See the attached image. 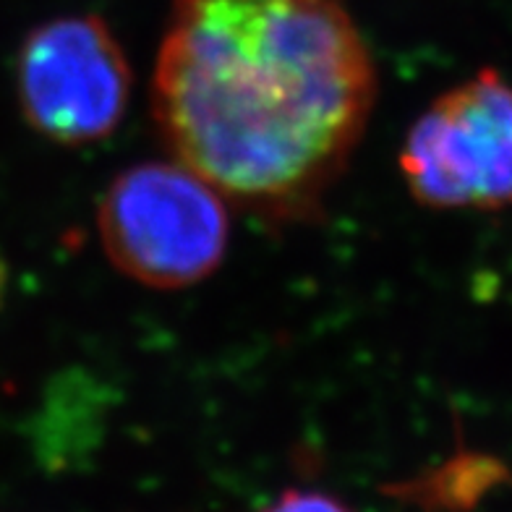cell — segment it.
Listing matches in <instances>:
<instances>
[{
    "label": "cell",
    "instance_id": "1",
    "mask_svg": "<svg viewBox=\"0 0 512 512\" xmlns=\"http://www.w3.org/2000/svg\"><path fill=\"white\" fill-rule=\"evenodd\" d=\"M377 102L345 0H173L152 118L173 160L267 225L314 223Z\"/></svg>",
    "mask_w": 512,
    "mask_h": 512
},
{
    "label": "cell",
    "instance_id": "2",
    "mask_svg": "<svg viewBox=\"0 0 512 512\" xmlns=\"http://www.w3.org/2000/svg\"><path fill=\"white\" fill-rule=\"evenodd\" d=\"M97 233L115 270L155 290L207 280L228 254V202L181 162L121 170L97 207Z\"/></svg>",
    "mask_w": 512,
    "mask_h": 512
},
{
    "label": "cell",
    "instance_id": "3",
    "mask_svg": "<svg viewBox=\"0 0 512 512\" xmlns=\"http://www.w3.org/2000/svg\"><path fill=\"white\" fill-rule=\"evenodd\" d=\"M400 173L429 209L512 204V84L481 68L418 115L400 147Z\"/></svg>",
    "mask_w": 512,
    "mask_h": 512
},
{
    "label": "cell",
    "instance_id": "4",
    "mask_svg": "<svg viewBox=\"0 0 512 512\" xmlns=\"http://www.w3.org/2000/svg\"><path fill=\"white\" fill-rule=\"evenodd\" d=\"M131 66L100 16L50 19L24 37L16 87L24 121L63 147L100 142L121 126Z\"/></svg>",
    "mask_w": 512,
    "mask_h": 512
},
{
    "label": "cell",
    "instance_id": "5",
    "mask_svg": "<svg viewBox=\"0 0 512 512\" xmlns=\"http://www.w3.org/2000/svg\"><path fill=\"white\" fill-rule=\"evenodd\" d=\"M262 512H353L351 507L340 502L327 492H311V489H288Z\"/></svg>",
    "mask_w": 512,
    "mask_h": 512
}]
</instances>
